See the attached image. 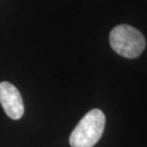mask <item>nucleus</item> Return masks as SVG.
Returning <instances> with one entry per match:
<instances>
[{"label": "nucleus", "mask_w": 147, "mask_h": 147, "mask_svg": "<svg viewBox=\"0 0 147 147\" xmlns=\"http://www.w3.org/2000/svg\"><path fill=\"white\" fill-rule=\"evenodd\" d=\"M106 124L105 113L100 109L87 112L70 135L71 147H93L100 140Z\"/></svg>", "instance_id": "obj_1"}, {"label": "nucleus", "mask_w": 147, "mask_h": 147, "mask_svg": "<svg viewBox=\"0 0 147 147\" xmlns=\"http://www.w3.org/2000/svg\"><path fill=\"white\" fill-rule=\"evenodd\" d=\"M109 42L111 48L118 55L127 59H135L144 51L145 37L135 27L120 24L110 32Z\"/></svg>", "instance_id": "obj_2"}, {"label": "nucleus", "mask_w": 147, "mask_h": 147, "mask_svg": "<svg viewBox=\"0 0 147 147\" xmlns=\"http://www.w3.org/2000/svg\"><path fill=\"white\" fill-rule=\"evenodd\" d=\"M0 104L7 116L19 120L24 115V104L22 96L14 85L9 82L0 83Z\"/></svg>", "instance_id": "obj_3"}]
</instances>
